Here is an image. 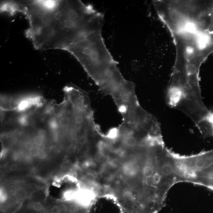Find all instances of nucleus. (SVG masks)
<instances>
[{
	"label": "nucleus",
	"instance_id": "1",
	"mask_svg": "<svg viewBox=\"0 0 213 213\" xmlns=\"http://www.w3.org/2000/svg\"><path fill=\"white\" fill-rule=\"evenodd\" d=\"M104 16L95 10L66 50L75 57L101 91L124 78L102 36Z\"/></svg>",
	"mask_w": 213,
	"mask_h": 213
},
{
	"label": "nucleus",
	"instance_id": "2",
	"mask_svg": "<svg viewBox=\"0 0 213 213\" xmlns=\"http://www.w3.org/2000/svg\"><path fill=\"white\" fill-rule=\"evenodd\" d=\"M194 184L213 191V153L197 173Z\"/></svg>",
	"mask_w": 213,
	"mask_h": 213
},
{
	"label": "nucleus",
	"instance_id": "3",
	"mask_svg": "<svg viewBox=\"0 0 213 213\" xmlns=\"http://www.w3.org/2000/svg\"><path fill=\"white\" fill-rule=\"evenodd\" d=\"M208 3L200 13V20L203 30L213 35V2Z\"/></svg>",
	"mask_w": 213,
	"mask_h": 213
},
{
	"label": "nucleus",
	"instance_id": "4",
	"mask_svg": "<svg viewBox=\"0 0 213 213\" xmlns=\"http://www.w3.org/2000/svg\"><path fill=\"white\" fill-rule=\"evenodd\" d=\"M27 195L26 191L23 188H20L17 189L15 192V196L19 200L24 199Z\"/></svg>",
	"mask_w": 213,
	"mask_h": 213
},
{
	"label": "nucleus",
	"instance_id": "5",
	"mask_svg": "<svg viewBox=\"0 0 213 213\" xmlns=\"http://www.w3.org/2000/svg\"><path fill=\"white\" fill-rule=\"evenodd\" d=\"M105 156L104 153L101 151H97L95 155V159L98 163L103 162L105 160Z\"/></svg>",
	"mask_w": 213,
	"mask_h": 213
},
{
	"label": "nucleus",
	"instance_id": "6",
	"mask_svg": "<svg viewBox=\"0 0 213 213\" xmlns=\"http://www.w3.org/2000/svg\"><path fill=\"white\" fill-rule=\"evenodd\" d=\"M29 154L31 156H33V157H36L38 156V153H39V150H38V148L37 146H35L34 145L33 147L29 151Z\"/></svg>",
	"mask_w": 213,
	"mask_h": 213
},
{
	"label": "nucleus",
	"instance_id": "7",
	"mask_svg": "<svg viewBox=\"0 0 213 213\" xmlns=\"http://www.w3.org/2000/svg\"><path fill=\"white\" fill-rule=\"evenodd\" d=\"M24 148L27 150L29 151L34 146V144L32 141L30 140H29V141L27 140L24 142Z\"/></svg>",
	"mask_w": 213,
	"mask_h": 213
},
{
	"label": "nucleus",
	"instance_id": "8",
	"mask_svg": "<svg viewBox=\"0 0 213 213\" xmlns=\"http://www.w3.org/2000/svg\"><path fill=\"white\" fill-rule=\"evenodd\" d=\"M123 198L126 201H132L133 199V196L131 193L127 191L124 193Z\"/></svg>",
	"mask_w": 213,
	"mask_h": 213
},
{
	"label": "nucleus",
	"instance_id": "9",
	"mask_svg": "<svg viewBox=\"0 0 213 213\" xmlns=\"http://www.w3.org/2000/svg\"><path fill=\"white\" fill-rule=\"evenodd\" d=\"M47 154L45 151H39L38 156V158L41 159H44L46 158Z\"/></svg>",
	"mask_w": 213,
	"mask_h": 213
}]
</instances>
